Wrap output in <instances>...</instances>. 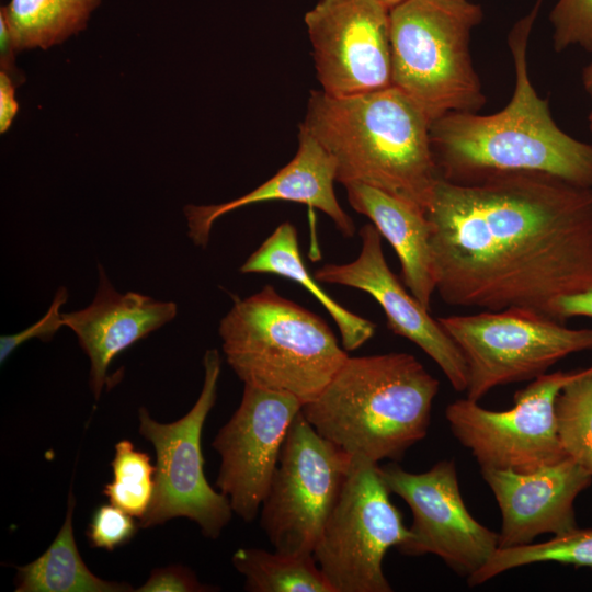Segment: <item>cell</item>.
I'll list each match as a JSON object with an SVG mask.
<instances>
[{
	"instance_id": "1",
	"label": "cell",
	"mask_w": 592,
	"mask_h": 592,
	"mask_svg": "<svg viewBox=\"0 0 592 592\" xmlns=\"http://www.w3.org/2000/svg\"><path fill=\"white\" fill-rule=\"evenodd\" d=\"M425 215L435 292L449 306L556 319V299L592 288V189L542 172L439 179Z\"/></svg>"
},
{
	"instance_id": "2",
	"label": "cell",
	"mask_w": 592,
	"mask_h": 592,
	"mask_svg": "<svg viewBox=\"0 0 592 592\" xmlns=\"http://www.w3.org/2000/svg\"><path fill=\"white\" fill-rule=\"evenodd\" d=\"M540 1L515 23L508 37L515 84L505 107L489 115L449 112L431 123L440 179L473 184L500 173L542 172L592 189V145L555 123L547 100L530 80L527 43Z\"/></svg>"
},
{
	"instance_id": "3",
	"label": "cell",
	"mask_w": 592,
	"mask_h": 592,
	"mask_svg": "<svg viewBox=\"0 0 592 592\" xmlns=\"http://www.w3.org/2000/svg\"><path fill=\"white\" fill-rule=\"evenodd\" d=\"M301 126L332 156L337 181L358 182L426 212L440 179L431 121L394 86L348 96L312 91Z\"/></svg>"
},
{
	"instance_id": "4",
	"label": "cell",
	"mask_w": 592,
	"mask_h": 592,
	"mask_svg": "<svg viewBox=\"0 0 592 592\" xmlns=\"http://www.w3.org/2000/svg\"><path fill=\"white\" fill-rule=\"evenodd\" d=\"M439 388L411 354L349 356L301 413L351 460H398L426 436Z\"/></svg>"
},
{
	"instance_id": "5",
	"label": "cell",
	"mask_w": 592,
	"mask_h": 592,
	"mask_svg": "<svg viewBox=\"0 0 592 592\" xmlns=\"http://www.w3.org/2000/svg\"><path fill=\"white\" fill-rule=\"evenodd\" d=\"M226 361L244 385L314 400L349 357L323 319L272 285L234 298L219 323Z\"/></svg>"
},
{
	"instance_id": "6",
	"label": "cell",
	"mask_w": 592,
	"mask_h": 592,
	"mask_svg": "<svg viewBox=\"0 0 592 592\" xmlns=\"http://www.w3.org/2000/svg\"><path fill=\"white\" fill-rule=\"evenodd\" d=\"M482 18L468 0H401L389 10L391 86L431 123L449 112L477 113L486 103L469 52Z\"/></svg>"
},
{
	"instance_id": "7",
	"label": "cell",
	"mask_w": 592,
	"mask_h": 592,
	"mask_svg": "<svg viewBox=\"0 0 592 592\" xmlns=\"http://www.w3.org/2000/svg\"><path fill=\"white\" fill-rule=\"evenodd\" d=\"M437 320L464 356L468 373L466 398L474 401L496 387L533 380L572 353L592 350V328H568L559 320L523 308Z\"/></svg>"
},
{
	"instance_id": "8",
	"label": "cell",
	"mask_w": 592,
	"mask_h": 592,
	"mask_svg": "<svg viewBox=\"0 0 592 592\" xmlns=\"http://www.w3.org/2000/svg\"><path fill=\"white\" fill-rule=\"evenodd\" d=\"M378 464L352 460L314 549L334 592H390L383 562L409 536Z\"/></svg>"
},
{
	"instance_id": "9",
	"label": "cell",
	"mask_w": 592,
	"mask_h": 592,
	"mask_svg": "<svg viewBox=\"0 0 592 592\" xmlns=\"http://www.w3.org/2000/svg\"><path fill=\"white\" fill-rule=\"evenodd\" d=\"M204 383L192 409L171 423L153 420L139 409V433L156 449L155 490L140 519V527H152L174 517L195 522L204 536L217 538L229 523L228 498L210 487L204 475L201 437L205 420L217 398L221 358L216 349L203 357Z\"/></svg>"
},
{
	"instance_id": "10",
	"label": "cell",
	"mask_w": 592,
	"mask_h": 592,
	"mask_svg": "<svg viewBox=\"0 0 592 592\" xmlns=\"http://www.w3.org/2000/svg\"><path fill=\"white\" fill-rule=\"evenodd\" d=\"M352 466L300 412L285 437L261 505V526L275 550L312 554Z\"/></svg>"
},
{
	"instance_id": "11",
	"label": "cell",
	"mask_w": 592,
	"mask_h": 592,
	"mask_svg": "<svg viewBox=\"0 0 592 592\" xmlns=\"http://www.w3.org/2000/svg\"><path fill=\"white\" fill-rule=\"evenodd\" d=\"M580 372L557 371L533 379L514 394L513 407L504 411L457 399L446 407L445 418L480 469L535 470L567 456L557 435L555 400Z\"/></svg>"
},
{
	"instance_id": "12",
	"label": "cell",
	"mask_w": 592,
	"mask_h": 592,
	"mask_svg": "<svg viewBox=\"0 0 592 592\" xmlns=\"http://www.w3.org/2000/svg\"><path fill=\"white\" fill-rule=\"evenodd\" d=\"M379 468L389 491L412 512L409 536L397 547L401 554L435 555L469 578L497 551L498 533L480 524L465 505L454 460L437 462L423 473H410L397 464Z\"/></svg>"
},
{
	"instance_id": "13",
	"label": "cell",
	"mask_w": 592,
	"mask_h": 592,
	"mask_svg": "<svg viewBox=\"0 0 592 592\" xmlns=\"http://www.w3.org/2000/svg\"><path fill=\"white\" fill-rule=\"evenodd\" d=\"M389 10L383 0H319L306 12L322 92L348 96L391 86Z\"/></svg>"
},
{
	"instance_id": "14",
	"label": "cell",
	"mask_w": 592,
	"mask_h": 592,
	"mask_svg": "<svg viewBox=\"0 0 592 592\" xmlns=\"http://www.w3.org/2000/svg\"><path fill=\"white\" fill-rule=\"evenodd\" d=\"M301 407L293 395L244 385L239 407L213 441L220 456L216 485L246 522L260 512Z\"/></svg>"
},
{
	"instance_id": "15",
	"label": "cell",
	"mask_w": 592,
	"mask_h": 592,
	"mask_svg": "<svg viewBox=\"0 0 592 592\" xmlns=\"http://www.w3.org/2000/svg\"><path fill=\"white\" fill-rule=\"evenodd\" d=\"M358 234L362 240L358 257L350 263L326 264L315 272V278L369 294L383 308L389 330L428 354L456 391H466L467 366L454 340L391 272L377 228L366 224Z\"/></svg>"
},
{
	"instance_id": "16",
	"label": "cell",
	"mask_w": 592,
	"mask_h": 592,
	"mask_svg": "<svg viewBox=\"0 0 592 592\" xmlns=\"http://www.w3.org/2000/svg\"><path fill=\"white\" fill-rule=\"evenodd\" d=\"M502 516L499 548L532 544L542 534L559 536L576 530V498L592 476L568 455L532 471L481 468Z\"/></svg>"
},
{
	"instance_id": "17",
	"label": "cell",
	"mask_w": 592,
	"mask_h": 592,
	"mask_svg": "<svg viewBox=\"0 0 592 592\" xmlns=\"http://www.w3.org/2000/svg\"><path fill=\"white\" fill-rule=\"evenodd\" d=\"M99 284L92 303L83 309L62 314L90 360V389L98 400L107 382L112 361L134 343L172 321L178 312L173 301L157 300L137 292L122 294L98 264Z\"/></svg>"
},
{
	"instance_id": "18",
	"label": "cell",
	"mask_w": 592,
	"mask_h": 592,
	"mask_svg": "<svg viewBox=\"0 0 592 592\" xmlns=\"http://www.w3.org/2000/svg\"><path fill=\"white\" fill-rule=\"evenodd\" d=\"M337 164L332 156L301 125L295 157L271 179L249 193L229 202L213 205H189L184 208L187 236L205 248L215 221L238 208L270 201H288L317 208L332 219L345 237L355 232L353 220L340 206L335 193Z\"/></svg>"
},
{
	"instance_id": "19",
	"label": "cell",
	"mask_w": 592,
	"mask_h": 592,
	"mask_svg": "<svg viewBox=\"0 0 592 592\" xmlns=\"http://www.w3.org/2000/svg\"><path fill=\"white\" fill-rule=\"evenodd\" d=\"M343 185L353 209L368 217L394 248L405 286L430 310L435 280L431 227L425 213L371 185L358 182Z\"/></svg>"
},
{
	"instance_id": "20",
	"label": "cell",
	"mask_w": 592,
	"mask_h": 592,
	"mask_svg": "<svg viewBox=\"0 0 592 592\" xmlns=\"http://www.w3.org/2000/svg\"><path fill=\"white\" fill-rule=\"evenodd\" d=\"M240 272L275 274L305 287L334 320L346 352L358 349L375 334L374 322L342 307L310 275L300 255L296 228L288 221L275 228L246 260Z\"/></svg>"
},
{
	"instance_id": "21",
	"label": "cell",
	"mask_w": 592,
	"mask_h": 592,
	"mask_svg": "<svg viewBox=\"0 0 592 592\" xmlns=\"http://www.w3.org/2000/svg\"><path fill=\"white\" fill-rule=\"evenodd\" d=\"M76 499L70 490L57 536L34 561L18 567L15 592H126L129 584L96 577L82 560L73 535Z\"/></svg>"
},
{
	"instance_id": "22",
	"label": "cell",
	"mask_w": 592,
	"mask_h": 592,
	"mask_svg": "<svg viewBox=\"0 0 592 592\" xmlns=\"http://www.w3.org/2000/svg\"><path fill=\"white\" fill-rule=\"evenodd\" d=\"M101 0H10L1 7L15 50L46 49L82 31Z\"/></svg>"
},
{
	"instance_id": "23",
	"label": "cell",
	"mask_w": 592,
	"mask_h": 592,
	"mask_svg": "<svg viewBox=\"0 0 592 592\" xmlns=\"http://www.w3.org/2000/svg\"><path fill=\"white\" fill-rule=\"evenodd\" d=\"M231 560L250 592H334L314 554L242 547Z\"/></svg>"
},
{
	"instance_id": "24",
	"label": "cell",
	"mask_w": 592,
	"mask_h": 592,
	"mask_svg": "<svg viewBox=\"0 0 592 592\" xmlns=\"http://www.w3.org/2000/svg\"><path fill=\"white\" fill-rule=\"evenodd\" d=\"M538 562L592 568V528L577 527L543 543L498 548L486 565L467 579V582L474 588L505 571Z\"/></svg>"
},
{
	"instance_id": "25",
	"label": "cell",
	"mask_w": 592,
	"mask_h": 592,
	"mask_svg": "<svg viewBox=\"0 0 592 592\" xmlns=\"http://www.w3.org/2000/svg\"><path fill=\"white\" fill-rule=\"evenodd\" d=\"M555 418L563 452L592 476V365L559 390Z\"/></svg>"
},
{
	"instance_id": "26",
	"label": "cell",
	"mask_w": 592,
	"mask_h": 592,
	"mask_svg": "<svg viewBox=\"0 0 592 592\" xmlns=\"http://www.w3.org/2000/svg\"><path fill=\"white\" fill-rule=\"evenodd\" d=\"M111 466L113 480L105 485L103 493L110 503L140 520L151 503L156 466L128 440L116 443Z\"/></svg>"
},
{
	"instance_id": "27",
	"label": "cell",
	"mask_w": 592,
	"mask_h": 592,
	"mask_svg": "<svg viewBox=\"0 0 592 592\" xmlns=\"http://www.w3.org/2000/svg\"><path fill=\"white\" fill-rule=\"evenodd\" d=\"M549 19L556 52L572 45L592 52V0H558Z\"/></svg>"
},
{
	"instance_id": "28",
	"label": "cell",
	"mask_w": 592,
	"mask_h": 592,
	"mask_svg": "<svg viewBox=\"0 0 592 592\" xmlns=\"http://www.w3.org/2000/svg\"><path fill=\"white\" fill-rule=\"evenodd\" d=\"M137 527L133 515L110 503L94 511L87 534L92 547L114 550L127 544Z\"/></svg>"
},
{
	"instance_id": "29",
	"label": "cell",
	"mask_w": 592,
	"mask_h": 592,
	"mask_svg": "<svg viewBox=\"0 0 592 592\" xmlns=\"http://www.w3.org/2000/svg\"><path fill=\"white\" fill-rule=\"evenodd\" d=\"M67 299V288L64 286L59 287L47 312L38 321L21 332L1 335L0 363L3 364L20 345L31 339L36 338L44 342L50 341L55 333L64 326L60 308Z\"/></svg>"
},
{
	"instance_id": "30",
	"label": "cell",
	"mask_w": 592,
	"mask_h": 592,
	"mask_svg": "<svg viewBox=\"0 0 592 592\" xmlns=\"http://www.w3.org/2000/svg\"><path fill=\"white\" fill-rule=\"evenodd\" d=\"M214 589L202 584L195 574L179 565L152 570L148 580L138 592H204Z\"/></svg>"
},
{
	"instance_id": "31",
	"label": "cell",
	"mask_w": 592,
	"mask_h": 592,
	"mask_svg": "<svg viewBox=\"0 0 592 592\" xmlns=\"http://www.w3.org/2000/svg\"><path fill=\"white\" fill-rule=\"evenodd\" d=\"M554 310L561 322L571 317L592 318V288L556 299Z\"/></svg>"
},
{
	"instance_id": "32",
	"label": "cell",
	"mask_w": 592,
	"mask_h": 592,
	"mask_svg": "<svg viewBox=\"0 0 592 592\" xmlns=\"http://www.w3.org/2000/svg\"><path fill=\"white\" fill-rule=\"evenodd\" d=\"M18 103L14 98V84L8 72H0V130L4 133L10 127L16 112Z\"/></svg>"
},
{
	"instance_id": "33",
	"label": "cell",
	"mask_w": 592,
	"mask_h": 592,
	"mask_svg": "<svg viewBox=\"0 0 592 592\" xmlns=\"http://www.w3.org/2000/svg\"><path fill=\"white\" fill-rule=\"evenodd\" d=\"M15 52L11 32L7 20L2 12H0V54H1V68L3 71L12 69L13 66V53Z\"/></svg>"
},
{
	"instance_id": "34",
	"label": "cell",
	"mask_w": 592,
	"mask_h": 592,
	"mask_svg": "<svg viewBox=\"0 0 592 592\" xmlns=\"http://www.w3.org/2000/svg\"><path fill=\"white\" fill-rule=\"evenodd\" d=\"M582 82H583L585 92L592 99V60L583 69Z\"/></svg>"
},
{
	"instance_id": "35",
	"label": "cell",
	"mask_w": 592,
	"mask_h": 592,
	"mask_svg": "<svg viewBox=\"0 0 592 592\" xmlns=\"http://www.w3.org/2000/svg\"><path fill=\"white\" fill-rule=\"evenodd\" d=\"M389 8L400 2L401 0H383Z\"/></svg>"
},
{
	"instance_id": "36",
	"label": "cell",
	"mask_w": 592,
	"mask_h": 592,
	"mask_svg": "<svg viewBox=\"0 0 592 592\" xmlns=\"http://www.w3.org/2000/svg\"><path fill=\"white\" fill-rule=\"evenodd\" d=\"M588 122H589V128H590V130L592 132V111H591V113L589 114Z\"/></svg>"
}]
</instances>
